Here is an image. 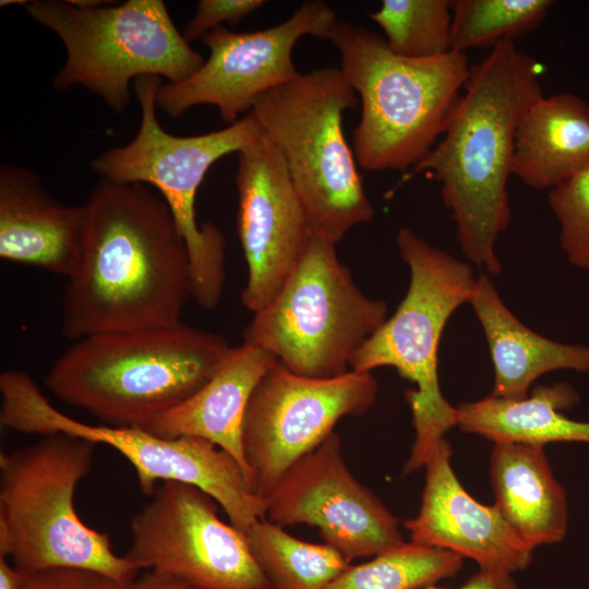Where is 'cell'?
Segmentation results:
<instances>
[{
  "mask_svg": "<svg viewBox=\"0 0 589 589\" xmlns=\"http://www.w3.org/2000/svg\"><path fill=\"white\" fill-rule=\"evenodd\" d=\"M560 224V245L575 267L589 271V166L549 191Z\"/></svg>",
  "mask_w": 589,
  "mask_h": 589,
  "instance_id": "28",
  "label": "cell"
},
{
  "mask_svg": "<svg viewBox=\"0 0 589 589\" xmlns=\"http://www.w3.org/2000/svg\"><path fill=\"white\" fill-rule=\"evenodd\" d=\"M23 574L7 557H0V589H21Z\"/></svg>",
  "mask_w": 589,
  "mask_h": 589,
  "instance_id": "33",
  "label": "cell"
},
{
  "mask_svg": "<svg viewBox=\"0 0 589 589\" xmlns=\"http://www.w3.org/2000/svg\"><path fill=\"white\" fill-rule=\"evenodd\" d=\"M335 247L315 235L279 292L244 330V342L302 376L348 372L352 357L387 318L385 301L358 288Z\"/></svg>",
  "mask_w": 589,
  "mask_h": 589,
  "instance_id": "10",
  "label": "cell"
},
{
  "mask_svg": "<svg viewBox=\"0 0 589 589\" xmlns=\"http://www.w3.org/2000/svg\"><path fill=\"white\" fill-rule=\"evenodd\" d=\"M395 242L410 271L407 293L395 313L364 342L350 361L351 370L372 372L392 366L416 387L405 394L416 432L402 473L425 466L437 443L457 425V408L442 394L437 353L453 313L469 302L476 277L472 267L431 245L408 228Z\"/></svg>",
  "mask_w": 589,
  "mask_h": 589,
  "instance_id": "8",
  "label": "cell"
},
{
  "mask_svg": "<svg viewBox=\"0 0 589 589\" xmlns=\"http://www.w3.org/2000/svg\"><path fill=\"white\" fill-rule=\"evenodd\" d=\"M25 10L64 46L65 62L52 79L53 88L82 86L117 113L129 105L135 79L157 75L177 83L204 63L163 0L111 1L91 9L69 0H32Z\"/></svg>",
  "mask_w": 589,
  "mask_h": 589,
  "instance_id": "9",
  "label": "cell"
},
{
  "mask_svg": "<svg viewBox=\"0 0 589 589\" xmlns=\"http://www.w3.org/2000/svg\"><path fill=\"white\" fill-rule=\"evenodd\" d=\"M336 22L329 4L309 0L273 27L237 33L220 26L202 38L209 56L196 72L161 84L157 108L177 119L194 106L213 105L221 120L232 124L261 95L300 74L292 52L302 37L328 40Z\"/></svg>",
  "mask_w": 589,
  "mask_h": 589,
  "instance_id": "14",
  "label": "cell"
},
{
  "mask_svg": "<svg viewBox=\"0 0 589 589\" xmlns=\"http://www.w3.org/2000/svg\"><path fill=\"white\" fill-rule=\"evenodd\" d=\"M490 477L495 506L533 550L562 541L568 529V503L553 474L544 447L494 443Z\"/></svg>",
  "mask_w": 589,
  "mask_h": 589,
  "instance_id": "21",
  "label": "cell"
},
{
  "mask_svg": "<svg viewBox=\"0 0 589 589\" xmlns=\"http://www.w3.org/2000/svg\"><path fill=\"white\" fill-rule=\"evenodd\" d=\"M357 105L341 70L332 67L300 73L251 110L278 148L314 233L334 244L374 216L342 131L344 112Z\"/></svg>",
  "mask_w": 589,
  "mask_h": 589,
  "instance_id": "6",
  "label": "cell"
},
{
  "mask_svg": "<svg viewBox=\"0 0 589 589\" xmlns=\"http://www.w3.org/2000/svg\"><path fill=\"white\" fill-rule=\"evenodd\" d=\"M468 303L482 326L494 366L492 396L521 399L545 373L589 372V346L554 341L527 327L505 305L488 275L477 277Z\"/></svg>",
  "mask_w": 589,
  "mask_h": 589,
  "instance_id": "20",
  "label": "cell"
},
{
  "mask_svg": "<svg viewBox=\"0 0 589 589\" xmlns=\"http://www.w3.org/2000/svg\"><path fill=\"white\" fill-rule=\"evenodd\" d=\"M265 3L264 0H200L194 15L184 25L182 35L191 44L224 26V23L237 25Z\"/></svg>",
  "mask_w": 589,
  "mask_h": 589,
  "instance_id": "29",
  "label": "cell"
},
{
  "mask_svg": "<svg viewBox=\"0 0 589 589\" xmlns=\"http://www.w3.org/2000/svg\"><path fill=\"white\" fill-rule=\"evenodd\" d=\"M328 40L361 100L351 142L358 165L368 171H409L446 130L470 73L467 53L406 58L378 34L344 21L336 22Z\"/></svg>",
  "mask_w": 589,
  "mask_h": 589,
  "instance_id": "4",
  "label": "cell"
},
{
  "mask_svg": "<svg viewBox=\"0 0 589 589\" xmlns=\"http://www.w3.org/2000/svg\"><path fill=\"white\" fill-rule=\"evenodd\" d=\"M578 392L567 383L538 386L530 396L506 399L489 395L460 402L457 425L493 443L514 442L544 447L556 442L589 444V422L562 411L579 402Z\"/></svg>",
  "mask_w": 589,
  "mask_h": 589,
  "instance_id": "23",
  "label": "cell"
},
{
  "mask_svg": "<svg viewBox=\"0 0 589 589\" xmlns=\"http://www.w3.org/2000/svg\"><path fill=\"white\" fill-rule=\"evenodd\" d=\"M88 207L51 196L38 175L24 167H0V257L52 274L74 276L86 248Z\"/></svg>",
  "mask_w": 589,
  "mask_h": 589,
  "instance_id": "18",
  "label": "cell"
},
{
  "mask_svg": "<svg viewBox=\"0 0 589 589\" xmlns=\"http://www.w3.org/2000/svg\"><path fill=\"white\" fill-rule=\"evenodd\" d=\"M230 349L223 336L183 322L92 335L58 357L45 385L103 424L142 429L201 389Z\"/></svg>",
  "mask_w": 589,
  "mask_h": 589,
  "instance_id": "3",
  "label": "cell"
},
{
  "mask_svg": "<svg viewBox=\"0 0 589 589\" xmlns=\"http://www.w3.org/2000/svg\"><path fill=\"white\" fill-rule=\"evenodd\" d=\"M128 589H202L190 585L171 575L157 572L145 570L137 575L128 586Z\"/></svg>",
  "mask_w": 589,
  "mask_h": 589,
  "instance_id": "32",
  "label": "cell"
},
{
  "mask_svg": "<svg viewBox=\"0 0 589 589\" xmlns=\"http://www.w3.org/2000/svg\"><path fill=\"white\" fill-rule=\"evenodd\" d=\"M540 68L512 39L493 45L471 65L443 139L402 177L426 172L440 182L462 253L490 274L502 269L495 247L510 221L515 136L527 108L543 95Z\"/></svg>",
  "mask_w": 589,
  "mask_h": 589,
  "instance_id": "2",
  "label": "cell"
},
{
  "mask_svg": "<svg viewBox=\"0 0 589 589\" xmlns=\"http://www.w3.org/2000/svg\"><path fill=\"white\" fill-rule=\"evenodd\" d=\"M161 77L144 75L132 87L141 106V123L127 145L111 147L91 160L100 179L155 188L171 211L184 239L191 272L192 299L205 310L216 308L226 283V239L214 224L196 221L195 199L209 168L263 137L250 111L227 128L180 136L166 132L156 116Z\"/></svg>",
  "mask_w": 589,
  "mask_h": 589,
  "instance_id": "7",
  "label": "cell"
},
{
  "mask_svg": "<svg viewBox=\"0 0 589 589\" xmlns=\"http://www.w3.org/2000/svg\"><path fill=\"white\" fill-rule=\"evenodd\" d=\"M424 589H447L429 586ZM455 589H519L513 575L479 569L465 584Z\"/></svg>",
  "mask_w": 589,
  "mask_h": 589,
  "instance_id": "31",
  "label": "cell"
},
{
  "mask_svg": "<svg viewBox=\"0 0 589 589\" xmlns=\"http://www.w3.org/2000/svg\"><path fill=\"white\" fill-rule=\"evenodd\" d=\"M276 360L254 345L243 342L231 347L223 364L201 389L142 429L166 438L207 440L229 453L251 481L242 450V421L255 386Z\"/></svg>",
  "mask_w": 589,
  "mask_h": 589,
  "instance_id": "19",
  "label": "cell"
},
{
  "mask_svg": "<svg viewBox=\"0 0 589 589\" xmlns=\"http://www.w3.org/2000/svg\"><path fill=\"white\" fill-rule=\"evenodd\" d=\"M370 19L399 56L431 59L452 50L449 0H384Z\"/></svg>",
  "mask_w": 589,
  "mask_h": 589,
  "instance_id": "26",
  "label": "cell"
},
{
  "mask_svg": "<svg viewBox=\"0 0 589 589\" xmlns=\"http://www.w3.org/2000/svg\"><path fill=\"white\" fill-rule=\"evenodd\" d=\"M0 423L25 434L65 433L115 448L133 466L141 492L152 496L164 481L195 485L223 507L244 532L265 518L266 502L252 489L241 465L226 450L196 436L166 438L141 428L80 422L56 409L23 371L0 374Z\"/></svg>",
  "mask_w": 589,
  "mask_h": 589,
  "instance_id": "11",
  "label": "cell"
},
{
  "mask_svg": "<svg viewBox=\"0 0 589 589\" xmlns=\"http://www.w3.org/2000/svg\"><path fill=\"white\" fill-rule=\"evenodd\" d=\"M588 166L589 105L568 92L534 100L516 131L512 175L550 191Z\"/></svg>",
  "mask_w": 589,
  "mask_h": 589,
  "instance_id": "22",
  "label": "cell"
},
{
  "mask_svg": "<svg viewBox=\"0 0 589 589\" xmlns=\"http://www.w3.org/2000/svg\"><path fill=\"white\" fill-rule=\"evenodd\" d=\"M265 518L281 527H317L348 562L401 545L397 518L348 468L334 431L296 461L266 498Z\"/></svg>",
  "mask_w": 589,
  "mask_h": 589,
  "instance_id": "15",
  "label": "cell"
},
{
  "mask_svg": "<svg viewBox=\"0 0 589 589\" xmlns=\"http://www.w3.org/2000/svg\"><path fill=\"white\" fill-rule=\"evenodd\" d=\"M464 558L447 550L411 541L350 565L325 589H424L454 577Z\"/></svg>",
  "mask_w": 589,
  "mask_h": 589,
  "instance_id": "25",
  "label": "cell"
},
{
  "mask_svg": "<svg viewBox=\"0 0 589 589\" xmlns=\"http://www.w3.org/2000/svg\"><path fill=\"white\" fill-rule=\"evenodd\" d=\"M21 589H128L109 576L86 569L55 568L23 575Z\"/></svg>",
  "mask_w": 589,
  "mask_h": 589,
  "instance_id": "30",
  "label": "cell"
},
{
  "mask_svg": "<svg viewBox=\"0 0 589 589\" xmlns=\"http://www.w3.org/2000/svg\"><path fill=\"white\" fill-rule=\"evenodd\" d=\"M551 0H453L452 50L492 47L515 40L537 28L546 17Z\"/></svg>",
  "mask_w": 589,
  "mask_h": 589,
  "instance_id": "27",
  "label": "cell"
},
{
  "mask_svg": "<svg viewBox=\"0 0 589 589\" xmlns=\"http://www.w3.org/2000/svg\"><path fill=\"white\" fill-rule=\"evenodd\" d=\"M96 444L65 433L0 454V557L23 575L55 568L98 572L128 586L139 569L117 555L108 533L77 516V484Z\"/></svg>",
  "mask_w": 589,
  "mask_h": 589,
  "instance_id": "5",
  "label": "cell"
},
{
  "mask_svg": "<svg viewBox=\"0 0 589 589\" xmlns=\"http://www.w3.org/2000/svg\"><path fill=\"white\" fill-rule=\"evenodd\" d=\"M452 454L444 437L424 466L420 509L404 524L410 541L470 558L482 570L513 575L525 569L532 561L533 549L495 505L479 503L464 489L452 467Z\"/></svg>",
  "mask_w": 589,
  "mask_h": 589,
  "instance_id": "17",
  "label": "cell"
},
{
  "mask_svg": "<svg viewBox=\"0 0 589 589\" xmlns=\"http://www.w3.org/2000/svg\"><path fill=\"white\" fill-rule=\"evenodd\" d=\"M236 182L248 266L241 302L256 313L279 292L315 233L278 148L265 135L238 153Z\"/></svg>",
  "mask_w": 589,
  "mask_h": 589,
  "instance_id": "16",
  "label": "cell"
},
{
  "mask_svg": "<svg viewBox=\"0 0 589 589\" xmlns=\"http://www.w3.org/2000/svg\"><path fill=\"white\" fill-rule=\"evenodd\" d=\"M86 205L85 252L63 291V336L76 341L182 323L190 260L165 200L142 183L100 179Z\"/></svg>",
  "mask_w": 589,
  "mask_h": 589,
  "instance_id": "1",
  "label": "cell"
},
{
  "mask_svg": "<svg viewBox=\"0 0 589 589\" xmlns=\"http://www.w3.org/2000/svg\"><path fill=\"white\" fill-rule=\"evenodd\" d=\"M217 502L200 488L159 483L131 519L124 555L139 570H157L202 589H271L245 536L217 514Z\"/></svg>",
  "mask_w": 589,
  "mask_h": 589,
  "instance_id": "13",
  "label": "cell"
},
{
  "mask_svg": "<svg viewBox=\"0 0 589 589\" xmlns=\"http://www.w3.org/2000/svg\"><path fill=\"white\" fill-rule=\"evenodd\" d=\"M377 388L372 372L316 378L276 360L255 386L242 421L253 491L266 501L285 472L324 442L341 418L371 409Z\"/></svg>",
  "mask_w": 589,
  "mask_h": 589,
  "instance_id": "12",
  "label": "cell"
},
{
  "mask_svg": "<svg viewBox=\"0 0 589 589\" xmlns=\"http://www.w3.org/2000/svg\"><path fill=\"white\" fill-rule=\"evenodd\" d=\"M243 533L271 589H325L351 565L327 544L298 539L266 518Z\"/></svg>",
  "mask_w": 589,
  "mask_h": 589,
  "instance_id": "24",
  "label": "cell"
},
{
  "mask_svg": "<svg viewBox=\"0 0 589 589\" xmlns=\"http://www.w3.org/2000/svg\"><path fill=\"white\" fill-rule=\"evenodd\" d=\"M16 3L25 7L27 1H24V0H1L0 1V7L15 5Z\"/></svg>",
  "mask_w": 589,
  "mask_h": 589,
  "instance_id": "35",
  "label": "cell"
},
{
  "mask_svg": "<svg viewBox=\"0 0 589 589\" xmlns=\"http://www.w3.org/2000/svg\"><path fill=\"white\" fill-rule=\"evenodd\" d=\"M69 1L75 7L85 8V9L97 8V7H101L111 2V1H103V0H69Z\"/></svg>",
  "mask_w": 589,
  "mask_h": 589,
  "instance_id": "34",
  "label": "cell"
}]
</instances>
